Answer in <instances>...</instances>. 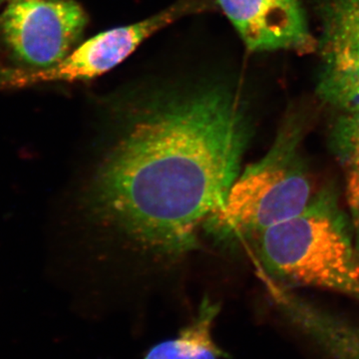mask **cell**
<instances>
[{
	"label": "cell",
	"mask_w": 359,
	"mask_h": 359,
	"mask_svg": "<svg viewBox=\"0 0 359 359\" xmlns=\"http://www.w3.org/2000/svg\"><path fill=\"white\" fill-rule=\"evenodd\" d=\"M346 198L353 226L356 252L359 257V172L347 171Z\"/></svg>",
	"instance_id": "10"
},
{
	"label": "cell",
	"mask_w": 359,
	"mask_h": 359,
	"mask_svg": "<svg viewBox=\"0 0 359 359\" xmlns=\"http://www.w3.org/2000/svg\"><path fill=\"white\" fill-rule=\"evenodd\" d=\"M250 51L309 53L316 47L299 0H216Z\"/></svg>",
	"instance_id": "6"
},
{
	"label": "cell",
	"mask_w": 359,
	"mask_h": 359,
	"mask_svg": "<svg viewBox=\"0 0 359 359\" xmlns=\"http://www.w3.org/2000/svg\"><path fill=\"white\" fill-rule=\"evenodd\" d=\"M4 0H0V4H1L2 2H4Z\"/></svg>",
	"instance_id": "12"
},
{
	"label": "cell",
	"mask_w": 359,
	"mask_h": 359,
	"mask_svg": "<svg viewBox=\"0 0 359 359\" xmlns=\"http://www.w3.org/2000/svg\"><path fill=\"white\" fill-rule=\"evenodd\" d=\"M78 191L102 264L166 276L193 254L226 202L254 134L248 105L210 87L111 111Z\"/></svg>",
	"instance_id": "1"
},
{
	"label": "cell",
	"mask_w": 359,
	"mask_h": 359,
	"mask_svg": "<svg viewBox=\"0 0 359 359\" xmlns=\"http://www.w3.org/2000/svg\"><path fill=\"white\" fill-rule=\"evenodd\" d=\"M205 6L202 0H180L147 20L99 33L50 67L4 70L0 82L7 88H25L44 82L80 81L100 76L120 65L156 32Z\"/></svg>",
	"instance_id": "4"
},
{
	"label": "cell",
	"mask_w": 359,
	"mask_h": 359,
	"mask_svg": "<svg viewBox=\"0 0 359 359\" xmlns=\"http://www.w3.org/2000/svg\"><path fill=\"white\" fill-rule=\"evenodd\" d=\"M86 23L73 0H11L0 15V34L18 60L42 69L69 54Z\"/></svg>",
	"instance_id": "5"
},
{
	"label": "cell",
	"mask_w": 359,
	"mask_h": 359,
	"mask_svg": "<svg viewBox=\"0 0 359 359\" xmlns=\"http://www.w3.org/2000/svg\"><path fill=\"white\" fill-rule=\"evenodd\" d=\"M262 280L359 297V257L353 226L334 185L314 193L299 214L250 238Z\"/></svg>",
	"instance_id": "2"
},
{
	"label": "cell",
	"mask_w": 359,
	"mask_h": 359,
	"mask_svg": "<svg viewBox=\"0 0 359 359\" xmlns=\"http://www.w3.org/2000/svg\"><path fill=\"white\" fill-rule=\"evenodd\" d=\"M318 94L330 102L359 89V0H321Z\"/></svg>",
	"instance_id": "7"
},
{
	"label": "cell",
	"mask_w": 359,
	"mask_h": 359,
	"mask_svg": "<svg viewBox=\"0 0 359 359\" xmlns=\"http://www.w3.org/2000/svg\"><path fill=\"white\" fill-rule=\"evenodd\" d=\"M219 313V304L205 297L193 320L174 339L155 344L143 359H226L228 353L212 339V330Z\"/></svg>",
	"instance_id": "8"
},
{
	"label": "cell",
	"mask_w": 359,
	"mask_h": 359,
	"mask_svg": "<svg viewBox=\"0 0 359 359\" xmlns=\"http://www.w3.org/2000/svg\"><path fill=\"white\" fill-rule=\"evenodd\" d=\"M328 133V148L346 171L359 172V109L340 111Z\"/></svg>",
	"instance_id": "9"
},
{
	"label": "cell",
	"mask_w": 359,
	"mask_h": 359,
	"mask_svg": "<svg viewBox=\"0 0 359 359\" xmlns=\"http://www.w3.org/2000/svg\"><path fill=\"white\" fill-rule=\"evenodd\" d=\"M327 104L339 111L359 109V89L339 94Z\"/></svg>",
	"instance_id": "11"
},
{
	"label": "cell",
	"mask_w": 359,
	"mask_h": 359,
	"mask_svg": "<svg viewBox=\"0 0 359 359\" xmlns=\"http://www.w3.org/2000/svg\"><path fill=\"white\" fill-rule=\"evenodd\" d=\"M306 131L304 116L287 113L268 152L241 171L226 202L205 224V235L238 248L304 209L314 194L304 152Z\"/></svg>",
	"instance_id": "3"
}]
</instances>
